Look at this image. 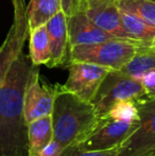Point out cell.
<instances>
[{
  "label": "cell",
  "instance_id": "25",
  "mask_svg": "<svg viewBox=\"0 0 155 156\" xmlns=\"http://www.w3.org/2000/svg\"><path fill=\"white\" fill-rule=\"evenodd\" d=\"M150 45H152V46H155V39H154V41H152V43H151V44H150Z\"/></svg>",
  "mask_w": 155,
  "mask_h": 156
},
{
  "label": "cell",
  "instance_id": "20",
  "mask_svg": "<svg viewBox=\"0 0 155 156\" xmlns=\"http://www.w3.org/2000/svg\"><path fill=\"white\" fill-rule=\"evenodd\" d=\"M118 148L104 151H88L78 148L76 144L68 146L62 151L60 156H117Z\"/></svg>",
  "mask_w": 155,
  "mask_h": 156
},
{
  "label": "cell",
  "instance_id": "22",
  "mask_svg": "<svg viewBox=\"0 0 155 156\" xmlns=\"http://www.w3.org/2000/svg\"><path fill=\"white\" fill-rule=\"evenodd\" d=\"M64 148L56 140L53 139L41 150V152L37 156H60Z\"/></svg>",
  "mask_w": 155,
  "mask_h": 156
},
{
  "label": "cell",
  "instance_id": "10",
  "mask_svg": "<svg viewBox=\"0 0 155 156\" xmlns=\"http://www.w3.org/2000/svg\"><path fill=\"white\" fill-rule=\"evenodd\" d=\"M89 20L105 32L118 38L130 39L121 25V12L117 0H82L80 11Z\"/></svg>",
  "mask_w": 155,
  "mask_h": 156
},
{
  "label": "cell",
  "instance_id": "15",
  "mask_svg": "<svg viewBox=\"0 0 155 156\" xmlns=\"http://www.w3.org/2000/svg\"><path fill=\"white\" fill-rule=\"evenodd\" d=\"M62 9V0H31L27 6L29 31L46 25Z\"/></svg>",
  "mask_w": 155,
  "mask_h": 156
},
{
  "label": "cell",
  "instance_id": "16",
  "mask_svg": "<svg viewBox=\"0 0 155 156\" xmlns=\"http://www.w3.org/2000/svg\"><path fill=\"white\" fill-rule=\"evenodd\" d=\"M30 58L34 65H46L51 60V46L47 26L43 25L29 31Z\"/></svg>",
  "mask_w": 155,
  "mask_h": 156
},
{
  "label": "cell",
  "instance_id": "17",
  "mask_svg": "<svg viewBox=\"0 0 155 156\" xmlns=\"http://www.w3.org/2000/svg\"><path fill=\"white\" fill-rule=\"evenodd\" d=\"M121 12V25L124 33L130 39L150 45L155 39V26L132 14Z\"/></svg>",
  "mask_w": 155,
  "mask_h": 156
},
{
  "label": "cell",
  "instance_id": "26",
  "mask_svg": "<svg viewBox=\"0 0 155 156\" xmlns=\"http://www.w3.org/2000/svg\"><path fill=\"white\" fill-rule=\"evenodd\" d=\"M148 156H155V154H153V155H148Z\"/></svg>",
  "mask_w": 155,
  "mask_h": 156
},
{
  "label": "cell",
  "instance_id": "1",
  "mask_svg": "<svg viewBox=\"0 0 155 156\" xmlns=\"http://www.w3.org/2000/svg\"><path fill=\"white\" fill-rule=\"evenodd\" d=\"M33 66L21 50L0 84V156H28L25 94Z\"/></svg>",
  "mask_w": 155,
  "mask_h": 156
},
{
  "label": "cell",
  "instance_id": "2",
  "mask_svg": "<svg viewBox=\"0 0 155 156\" xmlns=\"http://www.w3.org/2000/svg\"><path fill=\"white\" fill-rule=\"evenodd\" d=\"M51 118L53 139L64 149L79 144L100 121L93 103L79 98L60 84H58Z\"/></svg>",
  "mask_w": 155,
  "mask_h": 156
},
{
  "label": "cell",
  "instance_id": "21",
  "mask_svg": "<svg viewBox=\"0 0 155 156\" xmlns=\"http://www.w3.org/2000/svg\"><path fill=\"white\" fill-rule=\"evenodd\" d=\"M143 87L146 90V96L148 98H155V71L149 72L143 76Z\"/></svg>",
  "mask_w": 155,
  "mask_h": 156
},
{
  "label": "cell",
  "instance_id": "8",
  "mask_svg": "<svg viewBox=\"0 0 155 156\" xmlns=\"http://www.w3.org/2000/svg\"><path fill=\"white\" fill-rule=\"evenodd\" d=\"M68 78L63 87L79 98L89 101L96 96L102 81L113 69L85 62H71L67 66Z\"/></svg>",
  "mask_w": 155,
  "mask_h": 156
},
{
  "label": "cell",
  "instance_id": "23",
  "mask_svg": "<svg viewBox=\"0 0 155 156\" xmlns=\"http://www.w3.org/2000/svg\"><path fill=\"white\" fill-rule=\"evenodd\" d=\"M82 0H62V9L66 16L75 14L80 11Z\"/></svg>",
  "mask_w": 155,
  "mask_h": 156
},
{
  "label": "cell",
  "instance_id": "7",
  "mask_svg": "<svg viewBox=\"0 0 155 156\" xmlns=\"http://www.w3.org/2000/svg\"><path fill=\"white\" fill-rule=\"evenodd\" d=\"M38 67L33 66L25 94V118L28 124L51 115L58 91V84H49L41 76Z\"/></svg>",
  "mask_w": 155,
  "mask_h": 156
},
{
  "label": "cell",
  "instance_id": "9",
  "mask_svg": "<svg viewBox=\"0 0 155 156\" xmlns=\"http://www.w3.org/2000/svg\"><path fill=\"white\" fill-rule=\"evenodd\" d=\"M14 6V20L5 39L0 46V84L3 81L11 64L23 50L29 34L27 8L23 0H12Z\"/></svg>",
  "mask_w": 155,
  "mask_h": 156
},
{
  "label": "cell",
  "instance_id": "13",
  "mask_svg": "<svg viewBox=\"0 0 155 156\" xmlns=\"http://www.w3.org/2000/svg\"><path fill=\"white\" fill-rule=\"evenodd\" d=\"M53 140L51 115L39 118L28 124V156H37Z\"/></svg>",
  "mask_w": 155,
  "mask_h": 156
},
{
  "label": "cell",
  "instance_id": "12",
  "mask_svg": "<svg viewBox=\"0 0 155 156\" xmlns=\"http://www.w3.org/2000/svg\"><path fill=\"white\" fill-rule=\"evenodd\" d=\"M67 28L71 47L78 45H93L108 39L118 38L97 27L83 12H77L67 16Z\"/></svg>",
  "mask_w": 155,
  "mask_h": 156
},
{
  "label": "cell",
  "instance_id": "6",
  "mask_svg": "<svg viewBox=\"0 0 155 156\" xmlns=\"http://www.w3.org/2000/svg\"><path fill=\"white\" fill-rule=\"evenodd\" d=\"M139 120L126 121L105 116L96 127L76 146L82 150L104 151L117 149L138 127Z\"/></svg>",
  "mask_w": 155,
  "mask_h": 156
},
{
  "label": "cell",
  "instance_id": "24",
  "mask_svg": "<svg viewBox=\"0 0 155 156\" xmlns=\"http://www.w3.org/2000/svg\"><path fill=\"white\" fill-rule=\"evenodd\" d=\"M153 154H155V149H154L153 151H152L151 153H150V154H148V155H153ZM148 155H147V156H148Z\"/></svg>",
  "mask_w": 155,
  "mask_h": 156
},
{
  "label": "cell",
  "instance_id": "5",
  "mask_svg": "<svg viewBox=\"0 0 155 156\" xmlns=\"http://www.w3.org/2000/svg\"><path fill=\"white\" fill-rule=\"evenodd\" d=\"M139 125L118 148L117 156H147L155 149V98L136 100Z\"/></svg>",
  "mask_w": 155,
  "mask_h": 156
},
{
  "label": "cell",
  "instance_id": "27",
  "mask_svg": "<svg viewBox=\"0 0 155 156\" xmlns=\"http://www.w3.org/2000/svg\"><path fill=\"white\" fill-rule=\"evenodd\" d=\"M151 1H153V2H155V0H151Z\"/></svg>",
  "mask_w": 155,
  "mask_h": 156
},
{
  "label": "cell",
  "instance_id": "4",
  "mask_svg": "<svg viewBox=\"0 0 155 156\" xmlns=\"http://www.w3.org/2000/svg\"><path fill=\"white\" fill-rule=\"evenodd\" d=\"M145 96L146 90L143 81L123 73L120 70H111L102 81L91 103L98 116L102 118L105 117L120 101H136Z\"/></svg>",
  "mask_w": 155,
  "mask_h": 156
},
{
  "label": "cell",
  "instance_id": "18",
  "mask_svg": "<svg viewBox=\"0 0 155 156\" xmlns=\"http://www.w3.org/2000/svg\"><path fill=\"white\" fill-rule=\"evenodd\" d=\"M120 11L155 26V2L151 0H117Z\"/></svg>",
  "mask_w": 155,
  "mask_h": 156
},
{
  "label": "cell",
  "instance_id": "3",
  "mask_svg": "<svg viewBox=\"0 0 155 156\" xmlns=\"http://www.w3.org/2000/svg\"><path fill=\"white\" fill-rule=\"evenodd\" d=\"M145 43L133 39L113 38L93 45L72 46L70 63H91L113 70H120L134 58L139 46Z\"/></svg>",
  "mask_w": 155,
  "mask_h": 156
},
{
  "label": "cell",
  "instance_id": "19",
  "mask_svg": "<svg viewBox=\"0 0 155 156\" xmlns=\"http://www.w3.org/2000/svg\"><path fill=\"white\" fill-rule=\"evenodd\" d=\"M106 116L120 120H126V121H137L139 120V114L136 101H120L108 112Z\"/></svg>",
  "mask_w": 155,
  "mask_h": 156
},
{
  "label": "cell",
  "instance_id": "11",
  "mask_svg": "<svg viewBox=\"0 0 155 156\" xmlns=\"http://www.w3.org/2000/svg\"><path fill=\"white\" fill-rule=\"evenodd\" d=\"M47 30L51 46V60L48 67H66L70 63V41H69L67 16L63 10L58 12L47 23Z\"/></svg>",
  "mask_w": 155,
  "mask_h": 156
},
{
  "label": "cell",
  "instance_id": "14",
  "mask_svg": "<svg viewBox=\"0 0 155 156\" xmlns=\"http://www.w3.org/2000/svg\"><path fill=\"white\" fill-rule=\"evenodd\" d=\"M120 71L139 80L149 72L155 71V46L140 45L134 58Z\"/></svg>",
  "mask_w": 155,
  "mask_h": 156
}]
</instances>
